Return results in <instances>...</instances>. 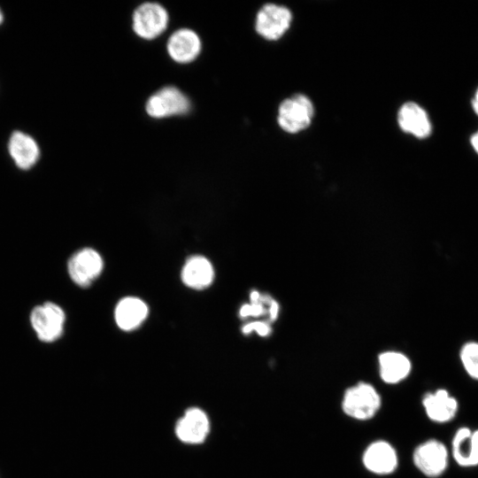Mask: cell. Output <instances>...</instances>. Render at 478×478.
Masks as SVG:
<instances>
[{
  "instance_id": "obj_1",
  "label": "cell",
  "mask_w": 478,
  "mask_h": 478,
  "mask_svg": "<svg viewBox=\"0 0 478 478\" xmlns=\"http://www.w3.org/2000/svg\"><path fill=\"white\" fill-rule=\"evenodd\" d=\"M66 319L64 309L50 301L35 305L29 315L30 325L37 338L47 343L56 342L63 335Z\"/></svg>"
},
{
  "instance_id": "obj_2",
  "label": "cell",
  "mask_w": 478,
  "mask_h": 478,
  "mask_svg": "<svg viewBox=\"0 0 478 478\" xmlns=\"http://www.w3.org/2000/svg\"><path fill=\"white\" fill-rule=\"evenodd\" d=\"M381 405L380 396L370 384L359 382L349 388L343 396L342 407L343 412L358 420L372 418Z\"/></svg>"
},
{
  "instance_id": "obj_3",
  "label": "cell",
  "mask_w": 478,
  "mask_h": 478,
  "mask_svg": "<svg viewBox=\"0 0 478 478\" xmlns=\"http://www.w3.org/2000/svg\"><path fill=\"white\" fill-rule=\"evenodd\" d=\"M313 105L304 95H295L285 99L278 110V123L288 133H297L311 124Z\"/></svg>"
},
{
  "instance_id": "obj_4",
  "label": "cell",
  "mask_w": 478,
  "mask_h": 478,
  "mask_svg": "<svg viewBox=\"0 0 478 478\" xmlns=\"http://www.w3.org/2000/svg\"><path fill=\"white\" fill-rule=\"evenodd\" d=\"M104 263L100 254L92 248H82L67 261L71 280L81 288H87L100 275Z\"/></svg>"
},
{
  "instance_id": "obj_5",
  "label": "cell",
  "mask_w": 478,
  "mask_h": 478,
  "mask_svg": "<svg viewBox=\"0 0 478 478\" xmlns=\"http://www.w3.org/2000/svg\"><path fill=\"white\" fill-rule=\"evenodd\" d=\"M412 458L414 465L423 474L435 478L447 469L449 451L442 442L430 439L417 446Z\"/></svg>"
},
{
  "instance_id": "obj_6",
  "label": "cell",
  "mask_w": 478,
  "mask_h": 478,
  "mask_svg": "<svg viewBox=\"0 0 478 478\" xmlns=\"http://www.w3.org/2000/svg\"><path fill=\"white\" fill-rule=\"evenodd\" d=\"M168 13L157 3H144L135 11L133 29L143 39L151 40L161 35L166 28Z\"/></svg>"
},
{
  "instance_id": "obj_7",
  "label": "cell",
  "mask_w": 478,
  "mask_h": 478,
  "mask_svg": "<svg viewBox=\"0 0 478 478\" xmlns=\"http://www.w3.org/2000/svg\"><path fill=\"white\" fill-rule=\"evenodd\" d=\"M146 112L153 118L187 113L190 102L177 88L168 86L154 93L146 103Z\"/></svg>"
},
{
  "instance_id": "obj_8",
  "label": "cell",
  "mask_w": 478,
  "mask_h": 478,
  "mask_svg": "<svg viewBox=\"0 0 478 478\" xmlns=\"http://www.w3.org/2000/svg\"><path fill=\"white\" fill-rule=\"evenodd\" d=\"M291 19L287 7L267 4L257 14L256 30L267 40H277L289 29Z\"/></svg>"
},
{
  "instance_id": "obj_9",
  "label": "cell",
  "mask_w": 478,
  "mask_h": 478,
  "mask_svg": "<svg viewBox=\"0 0 478 478\" xmlns=\"http://www.w3.org/2000/svg\"><path fill=\"white\" fill-rule=\"evenodd\" d=\"M209 428V420L205 412L199 408H190L178 420L175 433L181 441L197 444L204 441Z\"/></svg>"
},
{
  "instance_id": "obj_10",
  "label": "cell",
  "mask_w": 478,
  "mask_h": 478,
  "mask_svg": "<svg viewBox=\"0 0 478 478\" xmlns=\"http://www.w3.org/2000/svg\"><path fill=\"white\" fill-rule=\"evenodd\" d=\"M451 454L459 466H477L478 429L472 430L467 427L458 428L451 441Z\"/></svg>"
},
{
  "instance_id": "obj_11",
  "label": "cell",
  "mask_w": 478,
  "mask_h": 478,
  "mask_svg": "<svg viewBox=\"0 0 478 478\" xmlns=\"http://www.w3.org/2000/svg\"><path fill=\"white\" fill-rule=\"evenodd\" d=\"M422 405L427 416L437 423L451 421L455 418L459 410L457 399L443 389L427 393L423 397Z\"/></svg>"
},
{
  "instance_id": "obj_12",
  "label": "cell",
  "mask_w": 478,
  "mask_h": 478,
  "mask_svg": "<svg viewBox=\"0 0 478 478\" xmlns=\"http://www.w3.org/2000/svg\"><path fill=\"white\" fill-rule=\"evenodd\" d=\"M166 48L168 54L174 61L189 63L198 56L201 42L194 31L181 28L170 36Z\"/></svg>"
},
{
  "instance_id": "obj_13",
  "label": "cell",
  "mask_w": 478,
  "mask_h": 478,
  "mask_svg": "<svg viewBox=\"0 0 478 478\" xmlns=\"http://www.w3.org/2000/svg\"><path fill=\"white\" fill-rule=\"evenodd\" d=\"M363 463L369 471L386 474L395 470L397 457L396 451L389 443L377 441L366 448L363 455Z\"/></svg>"
},
{
  "instance_id": "obj_14",
  "label": "cell",
  "mask_w": 478,
  "mask_h": 478,
  "mask_svg": "<svg viewBox=\"0 0 478 478\" xmlns=\"http://www.w3.org/2000/svg\"><path fill=\"white\" fill-rule=\"evenodd\" d=\"M397 122L402 130L418 138H425L431 133V123L424 109L415 103L408 102L401 106Z\"/></svg>"
},
{
  "instance_id": "obj_15",
  "label": "cell",
  "mask_w": 478,
  "mask_h": 478,
  "mask_svg": "<svg viewBox=\"0 0 478 478\" xmlns=\"http://www.w3.org/2000/svg\"><path fill=\"white\" fill-rule=\"evenodd\" d=\"M8 150L16 166L22 170H28L35 166L40 155L36 142L20 131L11 135Z\"/></svg>"
},
{
  "instance_id": "obj_16",
  "label": "cell",
  "mask_w": 478,
  "mask_h": 478,
  "mask_svg": "<svg viewBox=\"0 0 478 478\" xmlns=\"http://www.w3.org/2000/svg\"><path fill=\"white\" fill-rule=\"evenodd\" d=\"M214 271L211 262L203 256L190 257L181 271L185 285L195 289L207 288L213 281Z\"/></svg>"
},
{
  "instance_id": "obj_17",
  "label": "cell",
  "mask_w": 478,
  "mask_h": 478,
  "mask_svg": "<svg viewBox=\"0 0 478 478\" xmlns=\"http://www.w3.org/2000/svg\"><path fill=\"white\" fill-rule=\"evenodd\" d=\"M146 304L136 297L121 299L115 308V320L120 328L131 331L138 328L148 315Z\"/></svg>"
},
{
  "instance_id": "obj_18",
  "label": "cell",
  "mask_w": 478,
  "mask_h": 478,
  "mask_svg": "<svg viewBox=\"0 0 478 478\" xmlns=\"http://www.w3.org/2000/svg\"><path fill=\"white\" fill-rule=\"evenodd\" d=\"M409 358L397 351H386L379 356L381 378L387 383H397L404 380L411 371Z\"/></svg>"
},
{
  "instance_id": "obj_19",
  "label": "cell",
  "mask_w": 478,
  "mask_h": 478,
  "mask_svg": "<svg viewBox=\"0 0 478 478\" xmlns=\"http://www.w3.org/2000/svg\"><path fill=\"white\" fill-rule=\"evenodd\" d=\"M460 360L466 374L478 381V343H466L460 351Z\"/></svg>"
},
{
  "instance_id": "obj_20",
  "label": "cell",
  "mask_w": 478,
  "mask_h": 478,
  "mask_svg": "<svg viewBox=\"0 0 478 478\" xmlns=\"http://www.w3.org/2000/svg\"><path fill=\"white\" fill-rule=\"evenodd\" d=\"M269 300V297H260V299L257 303H251L250 305H244L240 309V316L243 318L253 316L258 317L265 312L264 305Z\"/></svg>"
},
{
  "instance_id": "obj_21",
  "label": "cell",
  "mask_w": 478,
  "mask_h": 478,
  "mask_svg": "<svg viewBox=\"0 0 478 478\" xmlns=\"http://www.w3.org/2000/svg\"><path fill=\"white\" fill-rule=\"evenodd\" d=\"M243 334H249L251 331H256L259 335L266 336L271 332V328L268 324L263 321H254L246 324L243 329Z\"/></svg>"
},
{
  "instance_id": "obj_22",
  "label": "cell",
  "mask_w": 478,
  "mask_h": 478,
  "mask_svg": "<svg viewBox=\"0 0 478 478\" xmlns=\"http://www.w3.org/2000/svg\"><path fill=\"white\" fill-rule=\"evenodd\" d=\"M279 312V305L276 301L272 300L269 307L270 320H274L277 318Z\"/></svg>"
},
{
  "instance_id": "obj_23",
  "label": "cell",
  "mask_w": 478,
  "mask_h": 478,
  "mask_svg": "<svg viewBox=\"0 0 478 478\" xmlns=\"http://www.w3.org/2000/svg\"><path fill=\"white\" fill-rule=\"evenodd\" d=\"M471 143H472L474 149L478 153V132L474 134L473 136L471 137Z\"/></svg>"
},
{
  "instance_id": "obj_24",
  "label": "cell",
  "mask_w": 478,
  "mask_h": 478,
  "mask_svg": "<svg viewBox=\"0 0 478 478\" xmlns=\"http://www.w3.org/2000/svg\"><path fill=\"white\" fill-rule=\"evenodd\" d=\"M260 297L261 296L258 291H256V290L252 291L251 293V303L258 302V300L260 299Z\"/></svg>"
},
{
  "instance_id": "obj_25",
  "label": "cell",
  "mask_w": 478,
  "mask_h": 478,
  "mask_svg": "<svg viewBox=\"0 0 478 478\" xmlns=\"http://www.w3.org/2000/svg\"><path fill=\"white\" fill-rule=\"evenodd\" d=\"M472 105L476 114H478V89L476 90L474 97L472 101Z\"/></svg>"
},
{
  "instance_id": "obj_26",
  "label": "cell",
  "mask_w": 478,
  "mask_h": 478,
  "mask_svg": "<svg viewBox=\"0 0 478 478\" xmlns=\"http://www.w3.org/2000/svg\"><path fill=\"white\" fill-rule=\"evenodd\" d=\"M3 19H4V16H3V13L0 10V24L3 22Z\"/></svg>"
}]
</instances>
